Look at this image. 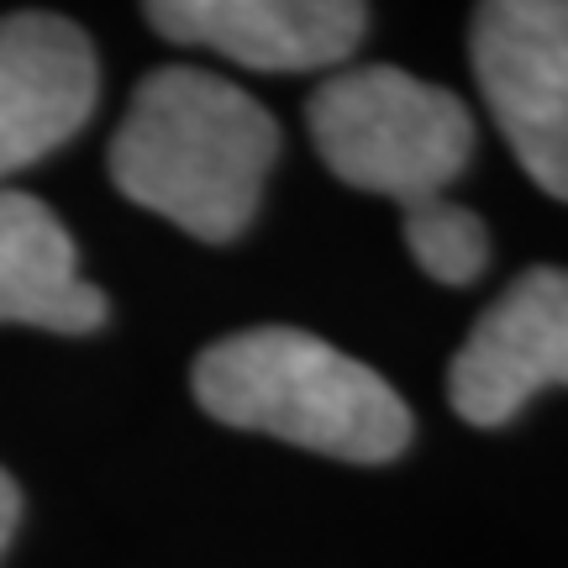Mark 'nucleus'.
Masks as SVG:
<instances>
[{
  "mask_svg": "<svg viewBox=\"0 0 568 568\" xmlns=\"http://www.w3.org/2000/svg\"><path fill=\"white\" fill-rule=\"evenodd\" d=\"M406 247L437 284H474L489 264V226L443 195L406 211Z\"/></svg>",
  "mask_w": 568,
  "mask_h": 568,
  "instance_id": "nucleus-9",
  "label": "nucleus"
},
{
  "mask_svg": "<svg viewBox=\"0 0 568 568\" xmlns=\"http://www.w3.org/2000/svg\"><path fill=\"white\" fill-rule=\"evenodd\" d=\"M142 17L159 38L258 74H337L368 32V11L353 0H159Z\"/></svg>",
  "mask_w": 568,
  "mask_h": 568,
  "instance_id": "nucleus-6",
  "label": "nucleus"
},
{
  "mask_svg": "<svg viewBox=\"0 0 568 568\" xmlns=\"http://www.w3.org/2000/svg\"><path fill=\"white\" fill-rule=\"evenodd\" d=\"M305 122L337 180L385 195L400 211L443 201L474 159L468 105L389 63L326 74L305 105Z\"/></svg>",
  "mask_w": 568,
  "mask_h": 568,
  "instance_id": "nucleus-3",
  "label": "nucleus"
},
{
  "mask_svg": "<svg viewBox=\"0 0 568 568\" xmlns=\"http://www.w3.org/2000/svg\"><path fill=\"white\" fill-rule=\"evenodd\" d=\"M195 400L216 422L268 432L343 464H389L410 447V406L301 326H253L195 358Z\"/></svg>",
  "mask_w": 568,
  "mask_h": 568,
  "instance_id": "nucleus-2",
  "label": "nucleus"
},
{
  "mask_svg": "<svg viewBox=\"0 0 568 568\" xmlns=\"http://www.w3.org/2000/svg\"><path fill=\"white\" fill-rule=\"evenodd\" d=\"M474 80L537 190L568 201V0H495L474 11Z\"/></svg>",
  "mask_w": 568,
  "mask_h": 568,
  "instance_id": "nucleus-4",
  "label": "nucleus"
},
{
  "mask_svg": "<svg viewBox=\"0 0 568 568\" xmlns=\"http://www.w3.org/2000/svg\"><path fill=\"white\" fill-rule=\"evenodd\" d=\"M552 385H568V268H527L458 347L447 395L468 426H506Z\"/></svg>",
  "mask_w": 568,
  "mask_h": 568,
  "instance_id": "nucleus-5",
  "label": "nucleus"
},
{
  "mask_svg": "<svg viewBox=\"0 0 568 568\" xmlns=\"http://www.w3.org/2000/svg\"><path fill=\"white\" fill-rule=\"evenodd\" d=\"M101 95L95 48L69 17H0V180L74 138Z\"/></svg>",
  "mask_w": 568,
  "mask_h": 568,
  "instance_id": "nucleus-7",
  "label": "nucleus"
},
{
  "mask_svg": "<svg viewBox=\"0 0 568 568\" xmlns=\"http://www.w3.org/2000/svg\"><path fill=\"white\" fill-rule=\"evenodd\" d=\"M0 322L42 332L105 326V295L80 274L74 237L21 190H0Z\"/></svg>",
  "mask_w": 568,
  "mask_h": 568,
  "instance_id": "nucleus-8",
  "label": "nucleus"
},
{
  "mask_svg": "<svg viewBox=\"0 0 568 568\" xmlns=\"http://www.w3.org/2000/svg\"><path fill=\"white\" fill-rule=\"evenodd\" d=\"M280 126L232 80L169 63L138 84L116 142L111 180L132 205L201 243H232L258 216Z\"/></svg>",
  "mask_w": 568,
  "mask_h": 568,
  "instance_id": "nucleus-1",
  "label": "nucleus"
},
{
  "mask_svg": "<svg viewBox=\"0 0 568 568\" xmlns=\"http://www.w3.org/2000/svg\"><path fill=\"white\" fill-rule=\"evenodd\" d=\"M17 521H21V489H17V479L0 468V558H6L11 537H17Z\"/></svg>",
  "mask_w": 568,
  "mask_h": 568,
  "instance_id": "nucleus-10",
  "label": "nucleus"
}]
</instances>
